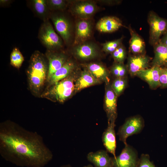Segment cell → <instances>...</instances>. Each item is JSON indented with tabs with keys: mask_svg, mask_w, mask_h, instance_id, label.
Instances as JSON below:
<instances>
[{
	"mask_svg": "<svg viewBox=\"0 0 167 167\" xmlns=\"http://www.w3.org/2000/svg\"><path fill=\"white\" fill-rule=\"evenodd\" d=\"M159 82L161 88H167V67H162Z\"/></svg>",
	"mask_w": 167,
	"mask_h": 167,
	"instance_id": "1f68e13d",
	"label": "cell"
},
{
	"mask_svg": "<svg viewBox=\"0 0 167 167\" xmlns=\"http://www.w3.org/2000/svg\"><path fill=\"white\" fill-rule=\"evenodd\" d=\"M160 41L162 43L167 46V31L161 38Z\"/></svg>",
	"mask_w": 167,
	"mask_h": 167,
	"instance_id": "d6a6232c",
	"label": "cell"
},
{
	"mask_svg": "<svg viewBox=\"0 0 167 167\" xmlns=\"http://www.w3.org/2000/svg\"><path fill=\"white\" fill-rule=\"evenodd\" d=\"M122 27H126L120 19L113 16H105L101 18L96 25L97 29L103 33L113 32Z\"/></svg>",
	"mask_w": 167,
	"mask_h": 167,
	"instance_id": "2e32d148",
	"label": "cell"
},
{
	"mask_svg": "<svg viewBox=\"0 0 167 167\" xmlns=\"http://www.w3.org/2000/svg\"><path fill=\"white\" fill-rule=\"evenodd\" d=\"M83 167H93V166L92 165L89 164Z\"/></svg>",
	"mask_w": 167,
	"mask_h": 167,
	"instance_id": "8d00e7d4",
	"label": "cell"
},
{
	"mask_svg": "<svg viewBox=\"0 0 167 167\" xmlns=\"http://www.w3.org/2000/svg\"><path fill=\"white\" fill-rule=\"evenodd\" d=\"M148 21L150 27L149 42L153 46L160 41L161 36L167 31V20L154 12L150 11Z\"/></svg>",
	"mask_w": 167,
	"mask_h": 167,
	"instance_id": "5b68a950",
	"label": "cell"
},
{
	"mask_svg": "<svg viewBox=\"0 0 167 167\" xmlns=\"http://www.w3.org/2000/svg\"><path fill=\"white\" fill-rule=\"evenodd\" d=\"M60 167H72L69 164L64 165L61 166Z\"/></svg>",
	"mask_w": 167,
	"mask_h": 167,
	"instance_id": "d590c367",
	"label": "cell"
},
{
	"mask_svg": "<svg viewBox=\"0 0 167 167\" xmlns=\"http://www.w3.org/2000/svg\"><path fill=\"white\" fill-rule=\"evenodd\" d=\"M111 54L115 62L124 63L126 57V49L122 44Z\"/></svg>",
	"mask_w": 167,
	"mask_h": 167,
	"instance_id": "f546056e",
	"label": "cell"
},
{
	"mask_svg": "<svg viewBox=\"0 0 167 167\" xmlns=\"http://www.w3.org/2000/svg\"><path fill=\"white\" fill-rule=\"evenodd\" d=\"M151 60L145 54L130 56L126 65L128 73L131 76H136L139 71L148 68Z\"/></svg>",
	"mask_w": 167,
	"mask_h": 167,
	"instance_id": "7c38bea8",
	"label": "cell"
},
{
	"mask_svg": "<svg viewBox=\"0 0 167 167\" xmlns=\"http://www.w3.org/2000/svg\"><path fill=\"white\" fill-rule=\"evenodd\" d=\"M0 154L22 167H43L53 157L40 135L10 120L0 124Z\"/></svg>",
	"mask_w": 167,
	"mask_h": 167,
	"instance_id": "6da1fadb",
	"label": "cell"
},
{
	"mask_svg": "<svg viewBox=\"0 0 167 167\" xmlns=\"http://www.w3.org/2000/svg\"><path fill=\"white\" fill-rule=\"evenodd\" d=\"M96 2H99L100 3H101L103 4H115V2H118V1H109V0H98L97 1H96Z\"/></svg>",
	"mask_w": 167,
	"mask_h": 167,
	"instance_id": "836d02e7",
	"label": "cell"
},
{
	"mask_svg": "<svg viewBox=\"0 0 167 167\" xmlns=\"http://www.w3.org/2000/svg\"><path fill=\"white\" fill-rule=\"evenodd\" d=\"M127 28L131 36L129 41L130 51L134 55L145 54V45L143 39L130 26Z\"/></svg>",
	"mask_w": 167,
	"mask_h": 167,
	"instance_id": "7402d4cb",
	"label": "cell"
},
{
	"mask_svg": "<svg viewBox=\"0 0 167 167\" xmlns=\"http://www.w3.org/2000/svg\"><path fill=\"white\" fill-rule=\"evenodd\" d=\"M87 159L94 167H113V157H110L107 151L104 150L90 152L87 155Z\"/></svg>",
	"mask_w": 167,
	"mask_h": 167,
	"instance_id": "e0dca14e",
	"label": "cell"
},
{
	"mask_svg": "<svg viewBox=\"0 0 167 167\" xmlns=\"http://www.w3.org/2000/svg\"><path fill=\"white\" fill-rule=\"evenodd\" d=\"M49 64L45 55L39 50L32 54L27 70L28 88L31 93L41 97L46 87Z\"/></svg>",
	"mask_w": 167,
	"mask_h": 167,
	"instance_id": "7a4b0ae2",
	"label": "cell"
},
{
	"mask_svg": "<svg viewBox=\"0 0 167 167\" xmlns=\"http://www.w3.org/2000/svg\"><path fill=\"white\" fill-rule=\"evenodd\" d=\"M86 66L93 77L101 82L109 81V71L102 64L91 62L86 65Z\"/></svg>",
	"mask_w": 167,
	"mask_h": 167,
	"instance_id": "cb8c5ba5",
	"label": "cell"
},
{
	"mask_svg": "<svg viewBox=\"0 0 167 167\" xmlns=\"http://www.w3.org/2000/svg\"><path fill=\"white\" fill-rule=\"evenodd\" d=\"M144 126L142 118L137 115L127 119L119 128L117 135L120 141L125 145L126 144V139L128 137L139 133Z\"/></svg>",
	"mask_w": 167,
	"mask_h": 167,
	"instance_id": "8992f818",
	"label": "cell"
},
{
	"mask_svg": "<svg viewBox=\"0 0 167 167\" xmlns=\"http://www.w3.org/2000/svg\"><path fill=\"white\" fill-rule=\"evenodd\" d=\"M92 32V24L89 19H80L75 25L74 44L77 45L84 42L89 39Z\"/></svg>",
	"mask_w": 167,
	"mask_h": 167,
	"instance_id": "9a60e30c",
	"label": "cell"
},
{
	"mask_svg": "<svg viewBox=\"0 0 167 167\" xmlns=\"http://www.w3.org/2000/svg\"><path fill=\"white\" fill-rule=\"evenodd\" d=\"M123 36L117 40L107 42L102 44V50L106 53L113 52L121 44L123 41Z\"/></svg>",
	"mask_w": 167,
	"mask_h": 167,
	"instance_id": "f1b7e54d",
	"label": "cell"
},
{
	"mask_svg": "<svg viewBox=\"0 0 167 167\" xmlns=\"http://www.w3.org/2000/svg\"><path fill=\"white\" fill-rule=\"evenodd\" d=\"M153 46L154 57L151 63L152 67H167V46L160 40Z\"/></svg>",
	"mask_w": 167,
	"mask_h": 167,
	"instance_id": "44dd1931",
	"label": "cell"
},
{
	"mask_svg": "<svg viewBox=\"0 0 167 167\" xmlns=\"http://www.w3.org/2000/svg\"><path fill=\"white\" fill-rule=\"evenodd\" d=\"M71 4L70 8L71 13L80 19H89L98 10L96 2L94 1H78Z\"/></svg>",
	"mask_w": 167,
	"mask_h": 167,
	"instance_id": "30bf717a",
	"label": "cell"
},
{
	"mask_svg": "<svg viewBox=\"0 0 167 167\" xmlns=\"http://www.w3.org/2000/svg\"><path fill=\"white\" fill-rule=\"evenodd\" d=\"M101 82L94 78L86 68L82 71L75 82V92Z\"/></svg>",
	"mask_w": 167,
	"mask_h": 167,
	"instance_id": "603a6c76",
	"label": "cell"
},
{
	"mask_svg": "<svg viewBox=\"0 0 167 167\" xmlns=\"http://www.w3.org/2000/svg\"><path fill=\"white\" fill-rule=\"evenodd\" d=\"M115 124L108 123L107 128L104 132L102 140L107 151L116 156V135L114 127Z\"/></svg>",
	"mask_w": 167,
	"mask_h": 167,
	"instance_id": "d6986e66",
	"label": "cell"
},
{
	"mask_svg": "<svg viewBox=\"0 0 167 167\" xmlns=\"http://www.w3.org/2000/svg\"><path fill=\"white\" fill-rule=\"evenodd\" d=\"M137 167H157L150 160L148 154H142L139 158Z\"/></svg>",
	"mask_w": 167,
	"mask_h": 167,
	"instance_id": "4dcf8cb0",
	"label": "cell"
},
{
	"mask_svg": "<svg viewBox=\"0 0 167 167\" xmlns=\"http://www.w3.org/2000/svg\"><path fill=\"white\" fill-rule=\"evenodd\" d=\"M24 61V58L19 49L16 47L12 50L10 56L11 65L13 67L19 69Z\"/></svg>",
	"mask_w": 167,
	"mask_h": 167,
	"instance_id": "d4e9b609",
	"label": "cell"
},
{
	"mask_svg": "<svg viewBox=\"0 0 167 167\" xmlns=\"http://www.w3.org/2000/svg\"><path fill=\"white\" fill-rule=\"evenodd\" d=\"M45 55L49 64L47 81L53 74L66 63L69 59L65 54L58 52L57 50L47 49Z\"/></svg>",
	"mask_w": 167,
	"mask_h": 167,
	"instance_id": "8fae6325",
	"label": "cell"
},
{
	"mask_svg": "<svg viewBox=\"0 0 167 167\" xmlns=\"http://www.w3.org/2000/svg\"><path fill=\"white\" fill-rule=\"evenodd\" d=\"M11 2L10 0H0V4L1 6H6L8 5Z\"/></svg>",
	"mask_w": 167,
	"mask_h": 167,
	"instance_id": "e575fe53",
	"label": "cell"
},
{
	"mask_svg": "<svg viewBox=\"0 0 167 167\" xmlns=\"http://www.w3.org/2000/svg\"><path fill=\"white\" fill-rule=\"evenodd\" d=\"M97 46L92 43L84 42L77 45L72 50L74 55L82 60H91L96 57L98 54Z\"/></svg>",
	"mask_w": 167,
	"mask_h": 167,
	"instance_id": "4fadbf2b",
	"label": "cell"
},
{
	"mask_svg": "<svg viewBox=\"0 0 167 167\" xmlns=\"http://www.w3.org/2000/svg\"><path fill=\"white\" fill-rule=\"evenodd\" d=\"M50 19L64 42L68 44L72 36L71 27L68 19L63 14L51 12Z\"/></svg>",
	"mask_w": 167,
	"mask_h": 167,
	"instance_id": "9c48e42d",
	"label": "cell"
},
{
	"mask_svg": "<svg viewBox=\"0 0 167 167\" xmlns=\"http://www.w3.org/2000/svg\"><path fill=\"white\" fill-rule=\"evenodd\" d=\"M113 167H137L139 160L136 151L127 144L120 154L113 157Z\"/></svg>",
	"mask_w": 167,
	"mask_h": 167,
	"instance_id": "ba28073f",
	"label": "cell"
},
{
	"mask_svg": "<svg viewBox=\"0 0 167 167\" xmlns=\"http://www.w3.org/2000/svg\"><path fill=\"white\" fill-rule=\"evenodd\" d=\"M28 1L29 6L36 16L43 21L49 20L51 12L46 0H32Z\"/></svg>",
	"mask_w": 167,
	"mask_h": 167,
	"instance_id": "ffe728a7",
	"label": "cell"
},
{
	"mask_svg": "<svg viewBox=\"0 0 167 167\" xmlns=\"http://www.w3.org/2000/svg\"><path fill=\"white\" fill-rule=\"evenodd\" d=\"M127 84L126 77L124 78H116L111 84L112 88L118 96L124 91Z\"/></svg>",
	"mask_w": 167,
	"mask_h": 167,
	"instance_id": "4316f807",
	"label": "cell"
},
{
	"mask_svg": "<svg viewBox=\"0 0 167 167\" xmlns=\"http://www.w3.org/2000/svg\"><path fill=\"white\" fill-rule=\"evenodd\" d=\"M162 69V67L153 66L139 71L136 76L145 81L151 88L155 89L160 87L159 79Z\"/></svg>",
	"mask_w": 167,
	"mask_h": 167,
	"instance_id": "5bb4252c",
	"label": "cell"
},
{
	"mask_svg": "<svg viewBox=\"0 0 167 167\" xmlns=\"http://www.w3.org/2000/svg\"><path fill=\"white\" fill-rule=\"evenodd\" d=\"M75 78L73 72L67 77L46 88L41 97L63 103L75 92Z\"/></svg>",
	"mask_w": 167,
	"mask_h": 167,
	"instance_id": "3957f363",
	"label": "cell"
},
{
	"mask_svg": "<svg viewBox=\"0 0 167 167\" xmlns=\"http://www.w3.org/2000/svg\"><path fill=\"white\" fill-rule=\"evenodd\" d=\"M47 5L51 12L63 11L70 3L71 1L65 0H46Z\"/></svg>",
	"mask_w": 167,
	"mask_h": 167,
	"instance_id": "484cf974",
	"label": "cell"
},
{
	"mask_svg": "<svg viewBox=\"0 0 167 167\" xmlns=\"http://www.w3.org/2000/svg\"><path fill=\"white\" fill-rule=\"evenodd\" d=\"M110 72L116 78L126 77L128 73L126 65L116 62L111 67Z\"/></svg>",
	"mask_w": 167,
	"mask_h": 167,
	"instance_id": "83f0119b",
	"label": "cell"
},
{
	"mask_svg": "<svg viewBox=\"0 0 167 167\" xmlns=\"http://www.w3.org/2000/svg\"><path fill=\"white\" fill-rule=\"evenodd\" d=\"M38 38L47 50H58L63 45L62 39L56 33L49 20L43 21L41 24Z\"/></svg>",
	"mask_w": 167,
	"mask_h": 167,
	"instance_id": "277c9868",
	"label": "cell"
},
{
	"mask_svg": "<svg viewBox=\"0 0 167 167\" xmlns=\"http://www.w3.org/2000/svg\"><path fill=\"white\" fill-rule=\"evenodd\" d=\"M75 66V63L72 60L68 59L66 63L53 74L47 81L45 88L70 75L73 72Z\"/></svg>",
	"mask_w": 167,
	"mask_h": 167,
	"instance_id": "ac0fdd59",
	"label": "cell"
},
{
	"mask_svg": "<svg viewBox=\"0 0 167 167\" xmlns=\"http://www.w3.org/2000/svg\"><path fill=\"white\" fill-rule=\"evenodd\" d=\"M117 97L113 90L109 81L105 82L104 107L107 117L108 123L115 124L117 116Z\"/></svg>",
	"mask_w": 167,
	"mask_h": 167,
	"instance_id": "52a82bcc",
	"label": "cell"
}]
</instances>
